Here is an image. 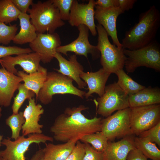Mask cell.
Masks as SVG:
<instances>
[{
  "label": "cell",
  "instance_id": "obj_1",
  "mask_svg": "<svg viewBox=\"0 0 160 160\" xmlns=\"http://www.w3.org/2000/svg\"><path fill=\"white\" fill-rule=\"evenodd\" d=\"M88 108L83 105L66 108L56 118L50 128L53 139L64 143L77 142L85 135L101 131V118L89 119L82 113V111Z\"/></svg>",
  "mask_w": 160,
  "mask_h": 160
},
{
  "label": "cell",
  "instance_id": "obj_2",
  "mask_svg": "<svg viewBox=\"0 0 160 160\" xmlns=\"http://www.w3.org/2000/svg\"><path fill=\"white\" fill-rule=\"evenodd\" d=\"M160 26V12L153 5L141 13L138 22L125 32L122 48L134 50L147 45L155 40Z\"/></svg>",
  "mask_w": 160,
  "mask_h": 160
},
{
  "label": "cell",
  "instance_id": "obj_3",
  "mask_svg": "<svg viewBox=\"0 0 160 160\" xmlns=\"http://www.w3.org/2000/svg\"><path fill=\"white\" fill-rule=\"evenodd\" d=\"M28 12L30 21L37 33L46 32L53 33L58 28L65 25L61 19L59 11L51 0L33 3Z\"/></svg>",
  "mask_w": 160,
  "mask_h": 160
},
{
  "label": "cell",
  "instance_id": "obj_4",
  "mask_svg": "<svg viewBox=\"0 0 160 160\" xmlns=\"http://www.w3.org/2000/svg\"><path fill=\"white\" fill-rule=\"evenodd\" d=\"M71 78L58 72H48L44 84L38 94L37 100L42 104L51 103L53 95L69 94L83 98L86 92L81 90L73 84Z\"/></svg>",
  "mask_w": 160,
  "mask_h": 160
},
{
  "label": "cell",
  "instance_id": "obj_5",
  "mask_svg": "<svg viewBox=\"0 0 160 160\" xmlns=\"http://www.w3.org/2000/svg\"><path fill=\"white\" fill-rule=\"evenodd\" d=\"M123 52L126 56L124 66L128 73L141 66L160 71V45L156 40L137 49H124Z\"/></svg>",
  "mask_w": 160,
  "mask_h": 160
},
{
  "label": "cell",
  "instance_id": "obj_6",
  "mask_svg": "<svg viewBox=\"0 0 160 160\" xmlns=\"http://www.w3.org/2000/svg\"><path fill=\"white\" fill-rule=\"evenodd\" d=\"M96 29L98 34L96 46L100 54L102 68L111 74L123 69L126 58L124 49H120L111 43L107 33L102 25L98 24Z\"/></svg>",
  "mask_w": 160,
  "mask_h": 160
},
{
  "label": "cell",
  "instance_id": "obj_7",
  "mask_svg": "<svg viewBox=\"0 0 160 160\" xmlns=\"http://www.w3.org/2000/svg\"><path fill=\"white\" fill-rule=\"evenodd\" d=\"M53 140V137L42 133L31 134L27 137L22 135L15 141L7 137L1 141V144L5 145L6 148L0 151V157L7 160H25L27 158L25 154L31 145Z\"/></svg>",
  "mask_w": 160,
  "mask_h": 160
},
{
  "label": "cell",
  "instance_id": "obj_8",
  "mask_svg": "<svg viewBox=\"0 0 160 160\" xmlns=\"http://www.w3.org/2000/svg\"><path fill=\"white\" fill-rule=\"evenodd\" d=\"M96 103L97 113L105 117L116 111L129 107V95L116 82L105 86L103 94Z\"/></svg>",
  "mask_w": 160,
  "mask_h": 160
},
{
  "label": "cell",
  "instance_id": "obj_9",
  "mask_svg": "<svg viewBox=\"0 0 160 160\" xmlns=\"http://www.w3.org/2000/svg\"><path fill=\"white\" fill-rule=\"evenodd\" d=\"M131 108L118 111L112 115L102 119L101 131L108 140L133 135L131 128Z\"/></svg>",
  "mask_w": 160,
  "mask_h": 160
},
{
  "label": "cell",
  "instance_id": "obj_10",
  "mask_svg": "<svg viewBox=\"0 0 160 160\" xmlns=\"http://www.w3.org/2000/svg\"><path fill=\"white\" fill-rule=\"evenodd\" d=\"M132 134L137 136L160 121V105L156 104L131 108Z\"/></svg>",
  "mask_w": 160,
  "mask_h": 160
},
{
  "label": "cell",
  "instance_id": "obj_11",
  "mask_svg": "<svg viewBox=\"0 0 160 160\" xmlns=\"http://www.w3.org/2000/svg\"><path fill=\"white\" fill-rule=\"evenodd\" d=\"M95 2L94 0H90L87 4L80 3L77 1L73 0L68 20L72 26L85 25L94 36L97 34L94 21Z\"/></svg>",
  "mask_w": 160,
  "mask_h": 160
},
{
  "label": "cell",
  "instance_id": "obj_12",
  "mask_svg": "<svg viewBox=\"0 0 160 160\" xmlns=\"http://www.w3.org/2000/svg\"><path fill=\"white\" fill-rule=\"evenodd\" d=\"M61 44L59 35L55 32L52 34L37 33L36 39L29 45L32 52L39 55L41 61L47 63L54 58L56 49Z\"/></svg>",
  "mask_w": 160,
  "mask_h": 160
},
{
  "label": "cell",
  "instance_id": "obj_13",
  "mask_svg": "<svg viewBox=\"0 0 160 160\" xmlns=\"http://www.w3.org/2000/svg\"><path fill=\"white\" fill-rule=\"evenodd\" d=\"M79 35L77 38L71 43L60 46L56 49V52L67 56V53L72 52L76 55H83L87 58L91 54L94 58H97L100 53L96 46L91 44L89 41V29L85 25H81L77 27Z\"/></svg>",
  "mask_w": 160,
  "mask_h": 160
},
{
  "label": "cell",
  "instance_id": "obj_14",
  "mask_svg": "<svg viewBox=\"0 0 160 160\" xmlns=\"http://www.w3.org/2000/svg\"><path fill=\"white\" fill-rule=\"evenodd\" d=\"M41 61L39 55L32 52L16 55H9L0 59V64L2 68L10 73L17 75L18 71L15 68L17 65L20 66L23 71L27 73L36 71L40 65Z\"/></svg>",
  "mask_w": 160,
  "mask_h": 160
},
{
  "label": "cell",
  "instance_id": "obj_15",
  "mask_svg": "<svg viewBox=\"0 0 160 160\" xmlns=\"http://www.w3.org/2000/svg\"><path fill=\"white\" fill-rule=\"evenodd\" d=\"M95 8L94 18L111 37L113 44L120 49L122 48L118 38L116 22L118 17L124 12L119 7L103 8L95 5Z\"/></svg>",
  "mask_w": 160,
  "mask_h": 160
},
{
  "label": "cell",
  "instance_id": "obj_16",
  "mask_svg": "<svg viewBox=\"0 0 160 160\" xmlns=\"http://www.w3.org/2000/svg\"><path fill=\"white\" fill-rule=\"evenodd\" d=\"M44 110L40 104H36L34 98L28 100V103L23 112L25 121L22 132L25 136L32 134H41L43 125L39 123Z\"/></svg>",
  "mask_w": 160,
  "mask_h": 160
},
{
  "label": "cell",
  "instance_id": "obj_17",
  "mask_svg": "<svg viewBox=\"0 0 160 160\" xmlns=\"http://www.w3.org/2000/svg\"><path fill=\"white\" fill-rule=\"evenodd\" d=\"M54 58L57 60L60 68L56 69L57 72L66 76L75 81L79 88L82 89L87 86L80 77V74L84 71V68L78 61L75 54L71 55L68 60L63 57L60 53L56 52Z\"/></svg>",
  "mask_w": 160,
  "mask_h": 160
},
{
  "label": "cell",
  "instance_id": "obj_18",
  "mask_svg": "<svg viewBox=\"0 0 160 160\" xmlns=\"http://www.w3.org/2000/svg\"><path fill=\"white\" fill-rule=\"evenodd\" d=\"M22 79L2 68H0V106L8 107Z\"/></svg>",
  "mask_w": 160,
  "mask_h": 160
},
{
  "label": "cell",
  "instance_id": "obj_19",
  "mask_svg": "<svg viewBox=\"0 0 160 160\" xmlns=\"http://www.w3.org/2000/svg\"><path fill=\"white\" fill-rule=\"evenodd\" d=\"M134 135L127 136L116 142L108 141L103 152V160H127V156L135 148Z\"/></svg>",
  "mask_w": 160,
  "mask_h": 160
},
{
  "label": "cell",
  "instance_id": "obj_20",
  "mask_svg": "<svg viewBox=\"0 0 160 160\" xmlns=\"http://www.w3.org/2000/svg\"><path fill=\"white\" fill-rule=\"evenodd\" d=\"M111 74L102 68L95 72H82L80 77L86 83L88 90L85 94V98L87 99L94 93L101 97L104 93L105 84Z\"/></svg>",
  "mask_w": 160,
  "mask_h": 160
},
{
  "label": "cell",
  "instance_id": "obj_21",
  "mask_svg": "<svg viewBox=\"0 0 160 160\" xmlns=\"http://www.w3.org/2000/svg\"><path fill=\"white\" fill-rule=\"evenodd\" d=\"M160 103V89L158 87H145L137 93L129 95L130 108Z\"/></svg>",
  "mask_w": 160,
  "mask_h": 160
},
{
  "label": "cell",
  "instance_id": "obj_22",
  "mask_svg": "<svg viewBox=\"0 0 160 160\" xmlns=\"http://www.w3.org/2000/svg\"><path fill=\"white\" fill-rule=\"evenodd\" d=\"M47 73V69L40 65L34 72L28 74L19 71L17 75L22 79L25 86L35 93L37 99L39 91L45 81Z\"/></svg>",
  "mask_w": 160,
  "mask_h": 160
},
{
  "label": "cell",
  "instance_id": "obj_23",
  "mask_svg": "<svg viewBox=\"0 0 160 160\" xmlns=\"http://www.w3.org/2000/svg\"><path fill=\"white\" fill-rule=\"evenodd\" d=\"M18 19L20 21V29L15 35L12 41L18 44H23L32 42L36 39L37 33L34 26L30 21L27 13H20Z\"/></svg>",
  "mask_w": 160,
  "mask_h": 160
},
{
  "label": "cell",
  "instance_id": "obj_24",
  "mask_svg": "<svg viewBox=\"0 0 160 160\" xmlns=\"http://www.w3.org/2000/svg\"><path fill=\"white\" fill-rule=\"evenodd\" d=\"M76 142L69 141L63 144H46L43 149L45 160H65Z\"/></svg>",
  "mask_w": 160,
  "mask_h": 160
},
{
  "label": "cell",
  "instance_id": "obj_25",
  "mask_svg": "<svg viewBox=\"0 0 160 160\" xmlns=\"http://www.w3.org/2000/svg\"><path fill=\"white\" fill-rule=\"evenodd\" d=\"M115 73L118 77L117 84L129 95L134 94L145 87L134 81L123 69L118 70Z\"/></svg>",
  "mask_w": 160,
  "mask_h": 160
},
{
  "label": "cell",
  "instance_id": "obj_26",
  "mask_svg": "<svg viewBox=\"0 0 160 160\" xmlns=\"http://www.w3.org/2000/svg\"><path fill=\"white\" fill-rule=\"evenodd\" d=\"M134 140L135 148L148 159L160 160V150L155 143L138 136L135 137Z\"/></svg>",
  "mask_w": 160,
  "mask_h": 160
},
{
  "label": "cell",
  "instance_id": "obj_27",
  "mask_svg": "<svg viewBox=\"0 0 160 160\" xmlns=\"http://www.w3.org/2000/svg\"><path fill=\"white\" fill-rule=\"evenodd\" d=\"M20 13L12 0H0V22L7 24L16 21Z\"/></svg>",
  "mask_w": 160,
  "mask_h": 160
},
{
  "label": "cell",
  "instance_id": "obj_28",
  "mask_svg": "<svg viewBox=\"0 0 160 160\" xmlns=\"http://www.w3.org/2000/svg\"><path fill=\"white\" fill-rule=\"evenodd\" d=\"M80 140L84 143L91 144L95 149L102 152L105 149L109 141L101 131L85 135Z\"/></svg>",
  "mask_w": 160,
  "mask_h": 160
},
{
  "label": "cell",
  "instance_id": "obj_29",
  "mask_svg": "<svg viewBox=\"0 0 160 160\" xmlns=\"http://www.w3.org/2000/svg\"><path fill=\"white\" fill-rule=\"evenodd\" d=\"M25 121L23 112L22 111L16 114L12 113L6 119V124L12 131V139L16 140L20 137V132Z\"/></svg>",
  "mask_w": 160,
  "mask_h": 160
},
{
  "label": "cell",
  "instance_id": "obj_30",
  "mask_svg": "<svg viewBox=\"0 0 160 160\" xmlns=\"http://www.w3.org/2000/svg\"><path fill=\"white\" fill-rule=\"evenodd\" d=\"M17 89L18 93L14 97V101L11 108L13 114H16L19 112L20 109L26 100L33 98L35 95L33 91L25 86L24 83H20Z\"/></svg>",
  "mask_w": 160,
  "mask_h": 160
},
{
  "label": "cell",
  "instance_id": "obj_31",
  "mask_svg": "<svg viewBox=\"0 0 160 160\" xmlns=\"http://www.w3.org/2000/svg\"><path fill=\"white\" fill-rule=\"evenodd\" d=\"M17 30L16 24L7 25L0 22V44L4 45L9 44L12 41Z\"/></svg>",
  "mask_w": 160,
  "mask_h": 160
},
{
  "label": "cell",
  "instance_id": "obj_32",
  "mask_svg": "<svg viewBox=\"0 0 160 160\" xmlns=\"http://www.w3.org/2000/svg\"><path fill=\"white\" fill-rule=\"evenodd\" d=\"M58 9L61 19L68 20L70 11L73 0H51Z\"/></svg>",
  "mask_w": 160,
  "mask_h": 160
},
{
  "label": "cell",
  "instance_id": "obj_33",
  "mask_svg": "<svg viewBox=\"0 0 160 160\" xmlns=\"http://www.w3.org/2000/svg\"><path fill=\"white\" fill-rule=\"evenodd\" d=\"M138 136L156 143L160 147V121L152 127L142 132Z\"/></svg>",
  "mask_w": 160,
  "mask_h": 160
},
{
  "label": "cell",
  "instance_id": "obj_34",
  "mask_svg": "<svg viewBox=\"0 0 160 160\" xmlns=\"http://www.w3.org/2000/svg\"><path fill=\"white\" fill-rule=\"evenodd\" d=\"M30 48H22L16 46H6L0 45V59L13 55L32 52Z\"/></svg>",
  "mask_w": 160,
  "mask_h": 160
},
{
  "label": "cell",
  "instance_id": "obj_35",
  "mask_svg": "<svg viewBox=\"0 0 160 160\" xmlns=\"http://www.w3.org/2000/svg\"><path fill=\"white\" fill-rule=\"evenodd\" d=\"M85 144V153L83 160H103V152L95 149L88 143Z\"/></svg>",
  "mask_w": 160,
  "mask_h": 160
},
{
  "label": "cell",
  "instance_id": "obj_36",
  "mask_svg": "<svg viewBox=\"0 0 160 160\" xmlns=\"http://www.w3.org/2000/svg\"><path fill=\"white\" fill-rule=\"evenodd\" d=\"M84 153L85 144L78 140L65 160H83Z\"/></svg>",
  "mask_w": 160,
  "mask_h": 160
},
{
  "label": "cell",
  "instance_id": "obj_37",
  "mask_svg": "<svg viewBox=\"0 0 160 160\" xmlns=\"http://www.w3.org/2000/svg\"><path fill=\"white\" fill-rule=\"evenodd\" d=\"M18 10L22 13H27L30 6L33 3L32 0H12Z\"/></svg>",
  "mask_w": 160,
  "mask_h": 160
},
{
  "label": "cell",
  "instance_id": "obj_38",
  "mask_svg": "<svg viewBox=\"0 0 160 160\" xmlns=\"http://www.w3.org/2000/svg\"><path fill=\"white\" fill-rule=\"evenodd\" d=\"M148 158L139 150L135 148L129 153L127 160H147Z\"/></svg>",
  "mask_w": 160,
  "mask_h": 160
},
{
  "label": "cell",
  "instance_id": "obj_39",
  "mask_svg": "<svg viewBox=\"0 0 160 160\" xmlns=\"http://www.w3.org/2000/svg\"><path fill=\"white\" fill-rule=\"evenodd\" d=\"M96 6L103 8L119 7L118 0H97L95 1Z\"/></svg>",
  "mask_w": 160,
  "mask_h": 160
},
{
  "label": "cell",
  "instance_id": "obj_40",
  "mask_svg": "<svg viewBox=\"0 0 160 160\" xmlns=\"http://www.w3.org/2000/svg\"><path fill=\"white\" fill-rule=\"evenodd\" d=\"M137 1L136 0H118L119 7L124 12L132 9Z\"/></svg>",
  "mask_w": 160,
  "mask_h": 160
},
{
  "label": "cell",
  "instance_id": "obj_41",
  "mask_svg": "<svg viewBox=\"0 0 160 160\" xmlns=\"http://www.w3.org/2000/svg\"><path fill=\"white\" fill-rule=\"evenodd\" d=\"M25 160H45L43 149H39L30 159L27 158Z\"/></svg>",
  "mask_w": 160,
  "mask_h": 160
},
{
  "label": "cell",
  "instance_id": "obj_42",
  "mask_svg": "<svg viewBox=\"0 0 160 160\" xmlns=\"http://www.w3.org/2000/svg\"><path fill=\"white\" fill-rule=\"evenodd\" d=\"M2 107H0V118L2 116ZM3 135H0V147L2 145L1 144V142L3 140Z\"/></svg>",
  "mask_w": 160,
  "mask_h": 160
},
{
  "label": "cell",
  "instance_id": "obj_43",
  "mask_svg": "<svg viewBox=\"0 0 160 160\" xmlns=\"http://www.w3.org/2000/svg\"><path fill=\"white\" fill-rule=\"evenodd\" d=\"M0 160H7L4 159L3 158L0 157Z\"/></svg>",
  "mask_w": 160,
  "mask_h": 160
}]
</instances>
